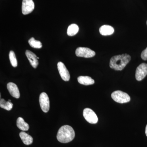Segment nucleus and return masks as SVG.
Wrapping results in <instances>:
<instances>
[{
	"label": "nucleus",
	"mask_w": 147,
	"mask_h": 147,
	"mask_svg": "<svg viewBox=\"0 0 147 147\" xmlns=\"http://www.w3.org/2000/svg\"><path fill=\"white\" fill-rule=\"evenodd\" d=\"M76 56L86 58H91L95 55L94 51L87 47H79L77 48L75 52Z\"/></svg>",
	"instance_id": "obj_5"
},
{
	"label": "nucleus",
	"mask_w": 147,
	"mask_h": 147,
	"mask_svg": "<svg viewBox=\"0 0 147 147\" xmlns=\"http://www.w3.org/2000/svg\"><path fill=\"white\" fill-rule=\"evenodd\" d=\"M39 103L40 108L43 112L46 113L50 110V100L46 93L42 92L39 96Z\"/></svg>",
	"instance_id": "obj_6"
},
{
	"label": "nucleus",
	"mask_w": 147,
	"mask_h": 147,
	"mask_svg": "<svg viewBox=\"0 0 147 147\" xmlns=\"http://www.w3.org/2000/svg\"><path fill=\"white\" fill-rule=\"evenodd\" d=\"M13 106V103L10 101H6L3 98H1L0 107L1 108L5 109L7 111H9L12 109Z\"/></svg>",
	"instance_id": "obj_17"
},
{
	"label": "nucleus",
	"mask_w": 147,
	"mask_h": 147,
	"mask_svg": "<svg viewBox=\"0 0 147 147\" xmlns=\"http://www.w3.org/2000/svg\"><path fill=\"white\" fill-rule=\"evenodd\" d=\"M131 59L130 55L126 54L114 56L110 60V67L117 71H121L125 67Z\"/></svg>",
	"instance_id": "obj_1"
},
{
	"label": "nucleus",
	"mask_w": 147,
	"mask_h": 147,
	"mask_svg": "<svg viewBox=\"0 0 147 147\" xmlns=\"http://www.w3.org/2000/svg\"><path fill=\"white\" fill-rule=\"evenodd\" d=\"M19 136L22 142L25 145H30L33 143V139L32 137L25 132V131H21L19 134Z\"/></svg>",
	"instance_id": "obj_14"
},
{
	"label": "nucleus",
	"mask_w": 147,
	"mask_h": 147,
	"mask_svg": "<svg viewBox=\"0 0 147 147\" xmlns=\"http://www.w3.org/2000/svg\"><path fill=\"white\" fill-rule=\"evenodd\" d=\"M29 45L33 48L40 49L42 47V43L39 40H36L34 38L32 37L28 40Z\"/></svg>",
	"instance_id": "obj_18"
},
{
	"label": "nucleus",
	"mask_w": 147,
	"mask_h": 147,
	"mask_svg": "<svg viewBox=\"0 0 147 147\" xmlns=\"http://www.w3.org/2000/svg\"><path fill=\"white\" fill-rule=\"evenodd\" d=\"M100 34L103 36H108L114 33V29L113 27L108 25H103L99 29Z\"/></svg>",
	"instance_id": "obj_12"
},
{
	"label": "nucleus",
	"mask_w": 147,
	"mask_h": 147,
	"mask_svg": "<svg viewBox=\"0 0 147 147\" xmlns=\"http://www.w3.org/2000/svg\"><path fill=\"white\" fill-rule=\"evenodd\" d=\"M17 127L23 131H26L28 130L29 125L25 121L24 119L22 117H18L16 121Z\"/></svg>",
	"instance_id": "obj_15"
},
{
	"label": "nucleus",
	"mask_w": 147,
	"mask_h": 147,
	"mask_svg": "<svg viewBox=\"0 0 147 147\" xmlns=\"http://www.w3.org/2000/svg\"><path fill=\"white\" fill-rule=\"evenodd\" d=\"M75 137V132L71 127L68 125L62 126L57 134V139L62 143L71 142Z\"/></svg>",
	"instance_id": "obj_2"
},
{
	"label": "nucleus",
	"mask_w": 147,
	"mask_h": 147,
	"mask_svg": "<svg viewBox=\"0 0 147 147\" xmlns=\"http://www.w3.org/2000/svg\"><path fill=\"white\" fill-rule=\"evenodd\" d=\"M7 88L11 95L16 98H19L20 92L16 84L12 82H9L7 84Z\"/></svg>",
	"instance_id": "obj_10"
},
{
	"label": "nucleus",
	"mask_w": 147,
	"mask_h": 147,
	"mask_svg": "<svg viewBox=\"0 0 147 147\" xmlns=\"http://www.w3.org/2000/svg\"><path fill=\"white\" fill-rule=\"evenodd\" d=\"M34 3L33 0H23L22 11L24 15L31 13L34 9Z\"/></svg>",
	"instance_id": "obj_9"
},
{
	"label": "nucleus",
	"mask_w": 147,
	"mask_h": 147,
	"mask_svg": "<svg viewBox=\"0 0 147 147\" xmlns=\"http://www.w3.org/2000/svg\"><path fill=\"white\" fill-rule=\"evenodd\" d=\"M26 55L30 61L31 65L34 68H36L38 65V61L36 55L29 50H27Z\"/></svg>",
	"instance_id": "obj_11"
},
{
	"label": "nucleus",
	"mask_w": 147,
	"mask_h": 147,
	"mask_svg": "<svg viewBox=\"0 0 147 147\" xmlns=\"http://www.w3.org/2000/svg\"><path fill=\"white\" fill-rule=\"evenodd\" d=\"M9 59L11 64L13 67H16L18 65L17 59L15 53L13 51H10L9 53Z\"/></svg>",
	"instance_id": "obj_19"
},
{
	"label": "nucleus",
	"mask_w": 147,
	"mask_h": 147,
	"mask_svg": "<svg viewBox=\"0 0 147 147\" xmlns=\"http://www.w3.org/2000/svg\"><path fill=\"white\" fill-rule=\"evenodd\" d=\"M37 59H39V57H37Z\"/></svg>",
	"instance_id": "obj_23"
},
{
	"label": "nucleus",
	"mask_w": 147,
	"mask_h": 147,
	"mask_svg": "<svg viewBox=\"0 0 147 147\" xmlns=\"http://www.w3.org/2000/svg\"><path fill=\"white\" fill-rule=\"evenodd\" d=\"M145 133H146V135L147 137V125L146 127V131H145Z\"/></svg>",
	"instance_id": "obj_21"
},
{
	"label": "nucleus",
	"mask_w": 147,
	"mask_h": 147,
	"mask_svg": "<svg viewBox=\"0 0 147 147\" xmlns=\"http://www.w3.org/2000/svg\"><path fill=\"white\" fill-rule=\"evenodd\" d=\"M8 101H10V102H11V100H9Z\"/></svg>",
	"instance_id": "obj_22"
},
{
	"label": "nucleus",
	"mask_w": 147,
	"mask_h": 147,
	"mask_svg": "<svg viewBox=\"0 0 147 147\" xmlns=\"http://www.w3.org/2000/svg\"><path fill=\"white\" fill-rule=\"evenodd\" d=\"M83 115L84 118L90 123L96 124L98 121L96 114L92 109L86 108L83 111Z\"/></svg>",
	"instance_id": "obj_4"
},
{
	"label": "nucleus",
	"mask_w": 147,
	"mask_h": 147,
	"mask_svg": "<svg viewBox=\"0 0 147 147\" xmlns=\"http://www.w3.org/2000/svg\"><path fill=\"white\" fill-rule=\"evenodd\" d=\"M79 28L76 24H72L68 27L67 30V34L69 36H73L78 33Z\"/></svg>",
	"instance_id": "obj_16"
},
{
	"label": "nucleus",
	"mask_w": 147,
	"mask_h": 147,
	"mask_svg": "<svg viewBox=\"0 0 147 147\" xmlns=\"http://www.w3.org/2000/svg\"><path fill=\"white\" fill-rule=\"evenodd\" d=\"M111 97L115 102L120 103H126L129 102L130 100V97L129 95L121 91L113 92L111 94Z\"/></svg>",
	"instance_id": "obj_3"
},
{
	"label": "nucleus",
	"mask_w": 147,
	"mask_h": 147,
	"mask_svg": "<svg viewBox=\"0 0 147 147\" xmlns=\"http://www.w3.org/2000/svg\"><path fill=\"white\" fill-rule=\"evenodd\" d=\"M141 58L144 61H147V47L142 52Z\"/></svg>",
	"instance_id": "obj_20"
},
{
	"label": "nucleus",
	"mask_w": 147,
	"mask_h": 147,
	"mask_svg": "<svg viewBox=\"0 0 147 147\" xmlns=\"http://www.w3.org/2000/svg\"><path fill=\"white\" fill-rule=\"evenodd\" d=\"M147 75V64L143 63L137 67L135 74V77L138 81H141Z\"/></svg>",
	"instance_id": "obj_7"
},
{
	"label": "nucleus",
	"mask_w": 147,
	"mask_h": 147,
	"mask_svg": "<svg viewBox=\"0 0 147 147\" xmlns=\"http://www.w3.org/2000/svg\"><path fill=\"white\" fill-rule=\"evenodd\" d=\"M146 24H147V22H146Z\"/></svg>",
	"instance_id": "obj_24"
},
{
	"label": "nucleus",
	"mask_w": 147,
	"mask_h": 147,
	"mask_svg": "<svg viewBox=\"0 0 147 147\" xmlns=\"http://www.w3.org/2000/svg\"><path fill=\"white\" fill-rule=\"evenodd\" d=\"M77 80L79 84L85 86H89L94 84V80L88 76H80Z\"/></svg>",
	"instance_id": "obj_13"
},
{
	"label": "nucleus",
	"mask_w": 147,
	"mask_h": 147,
	"mask_svg": "<svg viewBox=\"0 0 147 147\" xmlns=\"http://www.w3.org/2000/svg\"><path fill=\"white\" fill-rule=\"evenodd\" d=\"M58 69L61 77L63 81L68 82L70 79V74L65 65L62 62H59L57 64Z\"/></svg>",
	"instance_id": "obj_8"
}]
</instances>
